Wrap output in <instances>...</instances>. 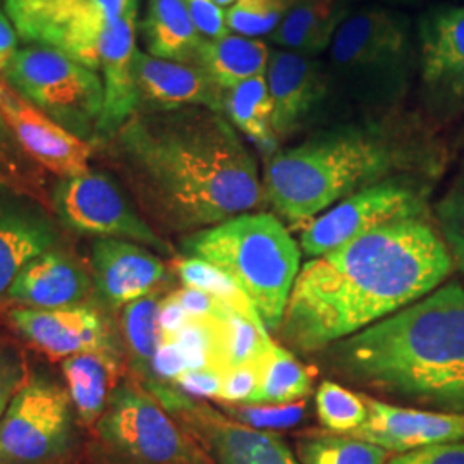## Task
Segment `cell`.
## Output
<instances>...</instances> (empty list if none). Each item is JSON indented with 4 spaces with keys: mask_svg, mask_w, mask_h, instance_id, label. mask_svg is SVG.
<instances>
[{
    "mask_svg": "<svg viewBox=\"0 0 464 464\" xmlns=\"http://www.w3.org/2000/svg\"><path fill=\"white\" fill-rule=\"evenodd\" d=\"M329 50L335 95L377 112L401 107L418 69L410 17L383 5L349 11Z\"/></svg>",
    "mask_w": 464,
    "mask_h": 464,
    "instance_id": "8992f818",
    "label": "cell"
},
{
    "mask_svg": "<svg viewBox=\"0 0 464 464\" xmlns=\"http://www.w3.org/2000/svg\"><path fill=\"white\" fill-rule=\"evenodd\" d=\"M138 7L130 9L102 34L99 71L103 83V109L97 128L95 147L107 143L138 111L134 83Z\"/></svg>",
    "mask_w": 464,
    "mask_h": 464,
    "instance_id": "ffe728a7",
    "label": "cell"
},
{
    "mask_svg": "<svg viewBox=\"0 0 464 464\" xmlns=\"http://www.w3.org/2000/svg\"><path fill=\"white\" fill-rule=\"evenodd\" d=\"M17 38L19 36L11 19L0 7V74L5 71V67L13 61L17 52Z\"/></svg>",
    "mask_w": 464,
    "mask_h": 464,
    "instance_id": "bcb514c9",
    "label": "cell"
},
{
    "mask_svg": "<svg viewBox=\"0 0 464 464\" xmlns=\"http://www.w3.org/2000/svg\"><path fill=\"white\" fill-rule=\"evenodd\" d=\"M160 301L157 295L136 299L124 306L122 312V334L136 375L145 387L155 383L151 363L160 346L159 312Z\"/></svg>",
    "mask_w": 464,
    "mask_h": 464,
    "instance_id": "f546056e",
    "label": "cell"
},
{
    "mask_svg": "<svg viewBox=\"0 0 464 464\" xmlns=\"http://www.w3.org/2000/svg\"><path fill=\"white\" fill-rule=\"evenodd\" d=\"M222 114L229 119L239 134H245L256 149L266 153V159L279 150V140L272 126L274 103L266 74L226 90L222 97Z\"/></svg>",
    "mask_w": 464,
    "mask_h": 464,
    "instance_id": "4316f807",
    "label": "cell"
},
{
    "mask_svg": "<svg viewBox=\"0 0 464 464\" xmlns=\"http://www.w3.org/2000/svg\"><path fill=\"white\" fill-rule=\"evenodd\" d=\"M170 296L183 306L191 320H220L229 310L227 304L212 295L186 285L179 291H174Z\"/></svg>",
    "mask_w": 464,
    "mask_h": 464,
    "instance_id": "b9f144b4",
    "label": "cell"
},
{
    "mask_svg": "<svg viewBox=\"0 0 464 464\" xmlns=\"http://www.w3.org/2000/svg\"><path fill=\"white\" fill-rule=\"evenodd\" d=\"M0 117L19 150L36 166L52 174L71 178L90 170L95 145L67 131L24 99L0 74Z\"/></svg>",
    "mask_w": 464,
    "mask_h": 464,
    "instance_id": "5bb4252c",
    "label": "cell"
},
{
    "mask_svg": "<svg viewBox=\"0 0 464 464\" xmlns=\"http://www.w3.org/2000/svg\"><path fill=\"white\" fill-rule=\"evenodd\" d=\"M295 0H236L226 9L229 32L248 38L274 34Z\"/></svg>",
    "mask_w": 464,
    "mask_h": 464,
    "instance_id": "e575fe53",
    "label": "cell"
},
{
    "mask_svg": "<svg viewBox=\"0 0 464 464\" xmlns=\"http://www.w3.org/2000/svg\"><path fill=\"white\" fill-rule=\"evenodd\" d=\"M258 383H260V362L229 368L224 375L222 389L216 401L248 406L258 391Z\"/></svg>",
    "mask_w": 464,
    "mask_h": 464,
    "instance_id": "f35d334b",
    "label": "cell"
},
{
    "mask_svg": "<svg viewBox=\"0 0 464 464\" xmlns=\"http://www.w3.org/2000/svg\"><path fill=\"white\" fill-rule=\"evenodd\" d=\"M5 82L67 131L95 145L103 83L95 69L61 50L26 44L2 72Z\"/></svg>",
    "mask_w": 464,
    "mask_h": 464,
    "instance_id": "52a82bcc",
    "label": "cell"
},
{
    "mask_svg": "<svg viewBox=\"0 0 464 464\" xmlns=\"http://www.w3.org/2000/svg\"><path fill=\"white\" fill-rule=\"evenodd\" d=\"M430 184V178H394L341 199L306 224L299 237L301 253L315 258L368 232L421 218Z\"/></svg>",
    "mask_w": 464,
    "mask_h": 464,
    "instance_id": "30bf717a",
    "label": "cell"
},
{
    "mask_svg": "<svg viewBox=\"0 0 464 464\" xmlns=\"http://www.w3.org/2000/svg\"><path fill=\"white\" fill-rule=\"evenodd\" d=\"M189 322L191 318L186 314V310L170 295L160 301V312H159L160 339L174 337Z\"/></svg>",
    "mask_w": 464,
    "mask_h": 464,
    "instance_id": "f6af8a7d",
    "label": "cell"
},
{
    "mask_svg": "<svg viewBox=\"0 0 464 464\" xmlns=\"http://www.w3.org/2000/svg\"><path fill=\"white\" fill-rule=\"evenodd\" d=\"M348 14V5L339 0H295L268 40L279 49L318 55L331 49L332 40Z\"/></svg>",
    "mask_w": 464,
    "mask_h": 464,
    "instance_id": "d4e9b609",
    "label": "cell"
},
{
    "mask_svg": "<svg viewBox=\"0 0 464 464\" xmlns=\"http://www.w3.org/2000/svg\"><path fill=\"white\" fill-rule=\"evenodd\" d=\"M435 216L454 264L464 270V170L439 199Z\"/></svg>",
    "mask_w": 464,
    "mask_h": 464,
    "instance_id": "d590c367",
    "label": "cell"
},
{
    "mask_svg": "<svg viewBox=\"0 0 464 464\" xmlns=\"http://www.w3.org/2000/svg\"><path fill=\"white\" fill-rule=\"evenodd\" d=\"M389 450L362 439L334 433H315L301 439V464H387Z\"/></svg>",
    "mask_w": 464,
    "mask_h": 464,
    "instance_id": "1f68e13d",
    "label": "cell"
},
{
    "mask_svg": "<svg viewBox=\"0 0 464 464\" xmlns=\"http://www.w3.org/2000/svg\"><path fill=\"white\" fill-rule=\"evenodd\" d=\"M88 0H4L17 36L26 44L59 49Z\"/></svg>",
    "mask_w": 464,
    "mask_h": 464,
    "instance_id": "83f0119b",
    "label": "cell"
},
{
    "mask_svg": "<svg viewBox=\"0 0 464 464\" xmlns=\"http://www.w3.org/2000/svg\"><path fill=\"white\" fill-rule=\"evenodd\" d=\"M270 49L260 38L227 34L218 40H205L198 64L224 92L251 78L264 76Z\"/></svg>",
    "mask_w": 464,
    "mask_h": 464,
    "instance_id": "484cf974",
    "label": "cell"
},
{
    "mask_svg": "<svg viewBox=\"0 0 464 464\" xmlns=\"http://www.w3.org/2000/svg\"><path fill=\"white\" fill-rule=\"evenodd\" d=\"M76 442V411L66 387L34 372L0 421V464H53Z\"/></svg>",
    "mask_w": 464,
    "mask_h": 464,
    "instance_id": "9c48e42d",
    "label": "cell"
},
{
    "mask_svg": "<svg viewBox=\"0 0 464 464\" xmlns=\"http://www.w3.org/2000/svg\"><path fill=\"white\" fill-rule=\"evenodd\" d=\"M312 391V372L285 348L272 343L260 360L258 391L248 406H287Z\"/></svg>",
    "mask_w": 464,
    "mask_h": 464,
    "instance_id": "f1b7e54d",
    "label": "cell"
},
{
    "mask_svg": "<svg viewBox=\"0 0 464 464\" xmlns=\"http://www.w3.org/2000/svg\"><path fill=\"white\" fill-rule=\"evenodd\" d=\"M266 76L274 103L272 126L279 141L318 116L327 100L335 95L329 67L316 55L270 50Z\"/></svg>",
    "mask_w": 464,
    "mask_h": 464,
    "instance_id": "9a60e30c",
    "label": "cell"
},
{
    "mask_svg": "<svg viewBox=\"0 0 464 464\" xmlns=\"http://www.w3.org/2000/svg\"><path fill=\"white\" fill-rule=\"evenodd\" d=\"M363 398L368 418L360 429L348 433L349 437L398 454L464 440V413H435Z\"/></svg>",
    "mask_w": 464,
    "mask_h": 464,
    "instance_id": "ac0fdd59",
    "label": "cell"
},
{
    "mask_svg": "<svg viewBox=\"0 0 464 464\" xmlns=\"http://www.w3.org/2000/svg\"><path fill=\"white\" fill-rule=\"evenodd\" d=\"M92 277L64 251L36 256L17 274L5 296L21 308L57 310L82 306L92 291Z\"/></svg>",
    "mask_w": 464,
    "mask_h": 464,
    "instance_id": "7402d4cb",
    "label": "cell"
},
{
    "mask_svg": "<svg viewBox=\"0 0 464 464\" xmlns=\"http://www.w3.org/2000/svg\"><path fill=\"white\" fill-rule=\"evenodd\" d=\"M90 264L100 299L112 308L149 296L166 281L162 258L147 246L124 239H95Z\"/></svg>",
    "mask_w": 464,
    "mask_h": 464,
    "instance_id": "44dd1931",
    "label": "cell"
},
{
    "mask_svg": "<svg viewBox=\"0 0 464 464\" xmlns=\"http://www.w3.org/2000/svg\"><path fill=\"white\" fill-rule=\"evenodd\" d=\"M95 430L116 464H210L178 420L134 382L117 385Z\"/></svg>",
    "mask_w": 464,
    "mask_h": 464,
    "instance_id": "ba28073f",
    "label": "cell"
},
{
    "mask_svg": "<svg viewBox=\"0 0 464 464\" xmlns=\"http://www.w3.org/2000/svg\"><path fill=\"white\" fill-rule=\"evenodd\" d=\"M186 256L222 272L251 301L266 331H279L301 270V248L279 217L248 212L186 236Z\"/></svg>",
    "mask_w": 464,
    "mask_h": 464,
    "instance_id": "5b68a950",
    "label": "cell"
},
{
    "mask_svg": "<svg viewBox=\"0 0 464 464\" xmlns=\"http://www.w3.org/2000/svg\"><path fill=\"white\" fill-rule=\"evenodd\" d=\"M382 2H385L387 5L396 7V5H413L418 0H382Z\"/></svg>",
    "mask_w": 464,
    "mask_h": 464,
    "instance_id": "c3c4849f",
    "label": "cell"
},
{
    "mask_svg": "<svg viewBox=\"0 0 464 464\" xmlns=\"http://www.w3.org/2000/svg\"><path fill=\"white\" fill-rule=\"evenodd\" d=\"M272 343L260 318H249L232 308L220 318V363L226 372L258 363Z\"/></svg>",
    "mask_w": 464,
    "mask_h": 464,
    "instance_id": "4dcf8cb0",
    "label": "cell"
},
{
    "mask_svg": "<svg viewBox=\"0 0 464 464\" xmlns=\"http://www.w3.org/2000/svg\"><path fill=\"white\" fill-rule=\"evenodd\" d=\"M17 150L19 147L14 138L5 128L2 117H0V178H5L7 174H17ZM2 183V179H0Z\"/></svg>",
    "mask_w": 464,
    "mask_h": 464,
    "instance_id": "7dc6e473",
    "label": "cell"
},
{
    "mask_svg": "<svg viewBox=\"0 0 464 464\" xmlns=\"http://www.w3.org/2000/svg\"><path fill=\"white\" fill-rule=\"evenodd\" d=\"M454 270L446 241L423 218L368 232L301 266L281 332L314 353L429 296Z\"/></svg>",
    "mask_w": 464,
    "mask_h": 464,
    "instance_id": "7a4b0ae2",
    "label": "cell"
},
{
    "mask_svg": "<svg viewBox=\"0 0 464 464\" xmlns=\"http://www.w3.org/2000/svg\"><path fill=\"white\" fill-rule=\"evenodd\" d=\"M315 402L318 420L331 433L348 435L360 429L368 418L365 398L351 392L335 382L320 383Z\"/></svg>",
    "mask_w": 464,
    "mask_h": 464,
    "instance_id": "836d02e7",
    "label": "cell"
},
{
    "mask_svg": "<svg viewBox=\"0 0 464 464\" xmlns=\"http://www.w3.org/2000/svg\"><path fill=\"white\" fill-rule=\"evenodd\" d=\"M26 360L13 344H0V421L28 379Z\"/></svg>",
    "mask_w": 464,
    "mask_h": 464,
    "instance_id": "74e56055",
    "label": "cell"
},
{
    "mask_svg": "<svg viewBox=\"0 0 464 464\" xmlns=\"http://www.w3.org/2000/svg\"><path fill=\"white\" fill-rule=\"evenodd\" d=\"M52 208L71 231L97 239H124L160 255H174L169 241L150 226L105 172L90 169L59 179L52 189Z\"/></svg>",
    "mask_w": 464,
    "mask_h": 464,
    "instance_id": "8fae6325",
    "label": "cell"
},
{
    "mask_svg": "<svg viewBox=\"0 0 464 464\" xmlns=\"http://www.w3.org/2000/svg\"><path fill=\"white\" fill-rule=\"evenodd\" d=\"M332 365L351 381L464 413V287L450 282L334 344Z\"/></svg>",
    "mask_w": 464,
    "mask_h": 464,
    "instance_id": "277c9868",
    "label": "cell"
},
{
    "mask_svg": "<svg viewBox=\"0 0 464 464\" xmlns=\"http://www.w3.org/2000/svg\"><path fill=\"white\" fill-rule=\"evenodd\" d=\"M224 375H226V370L217 366L189 368L172 383L186 396L217 399L222 389Z\"/></svg>",
    "mask_w": 464,
    "mask_h": 464,
    "instance_id": "60d3db41",
    "label": "cell"
},
{
    "mask_svg": "<svg viewBox=\"0 0 464 464\" xmlns=\"http://www.w3.org/2000/svg\"><path fill=\"white\" fill-rule=\"evenodd\" d=\"M421 99L437 116L464 105V5H437L418 19Z\"/></svg>",
    "mask_w": 464,
    "mask_h": 464,
    "instance_id": "4fadbf2b",
    "label": "cell"
},
{
    "mask_svg": "<svg viewBox=\"0 0 464 464\" xmlns=\"http://www.w3.org/2000/svg\"><path fill=\"white\" fill-rule=\"evenodd\" d=\"M14 331L52 360L102 349H116L105 318L90 306L57 310L14 308L7 314Z\"/></svg>",
    "mask_w": 464,
    "mask_h": 464,
    "instance_id": "e0dca14e",
    "label": "cell"
},
{
    "mask_svg": "<svg viewBox=\"0 0 464 464\" xmlns=\"http://www.w3.org/2000/svg\"><path fill=\"white\" fill-rule=\"evenodd\" d=\"M145 389L208 449L218 464H301L272 431L234 421L166 383L159 382Z\"/></svg>",
    "mask_w": 464,
    "mask_h": 464,
    "instance_id": "7c38bea8",
    "label": "cell"
},
{
    "mask_svg": "<svg viewBox=\"0 0 464 464\" xmlns=\"http://www.w3.org/2000/svg\"><path fill=\"white\" fill-rule=\"evenodd\" d=\"M140 32L150 55L198 64L199 49L205 40L195 28L184 0H149Z\"/></svg>",
    "mask_w": 464,
    "mask_h": 464,
    "instance_id": "cb8c5ba5",
    "label": "cell"
},
{
    "mask_svg": "<svg viewBox=\"0 0 464 464\" xmlns=\"http://www.w3.org/2000/svg\"><path fill=\"white\" fill-rule=\"evenodd\" d=\"M216 2L222 9H229L236 0H216Z\"/></svg>",
    "mask_w": 464,
    "mask_h": 464,
    "instance_id": "681fc988",
    "label": "cell"
},
{
    "mask_svg": "<svg viewBox=\"0 0 464 464\" xmlns=\"http://www.w3.org/2000/svg\"><path fill=\"white\" fill-rule=\"evenodd\" d=\"M184 4L203 40H218L231 34L226 9H222L216 0H184Z\"/></svg>",
    "mask_w": 464,
    "mask_h": 464,
    "instance_id": "ab89813d",
    "label": "cell"
},
{
    "mask_svg": "<svg viewBox=\"0 0 464 464\" xmlns=\"http://www.w3.org/2000/svg\"><path fill=\"white\" fill-rule=\"evenodd\" d=\"M444 150L429 124L402 107L337 124L266 159V203L295 224H310L341 199L394 178L435 179Z\"/></svg>",
    "mask_w": 464,
    "mask_h": 464,
    "instance_id": "3957f363",
    "label": "cell"
},
{
    "mask_svg": "<svg viewBox=\"0 0 464 464\" xmlns=\"http://www.w3.org/2000/svg\"><path fill=\"white\" fill-rule=\"evenodd\" d=\"M339 2H343V4L348 5L349 2H358V0H339Z\"/></svg>",
    "mask_w": 464,
    "mask_h": 464,
    "instance_id": "f907efd6",
    "label": "cell"
},
{
    "mask_svg": "<svg viewBox=\"0 0 464 464\" xmlns=\"http://www.w3.org/2000/svg\"><path fill=\"white\" fill-rule=\"evenodd\" d=\"M59 245L61 229L53 217L34 197L0 183V298L23 266Z\"/></svg>",
    "mask_w": 464,
    "mask_h": 464,
    "instance_id": "2e32d148",
    "label": "cell"
},
{
    "mask_svg": "<svg viewBox=\"0 0 464 464\" xmlns=\"http://www.w3.org/2000/svg\"><path fill=\"white\" fill-rule=\"evenodd\" d=\"M236 421L253 429H285L296 425L304 413V402L287 406H243L239 410H229Z\"/></svg>",
    "mask_w": 464,
    "mask_h": 464,
    "instance_id": "8d00e7d4",
    "label": "cell"
},
{
    "mask_svg": "<svg viewBox=\"0 0 464 464\" xmlns=\"http://www.w3.org/2000/svg\"><path fill=\"white\" fill-rule=\"evenodd\" d=\"M189 368L191 365H189L188 356L184 354L181 346L172 339H160V346L157 349L153 363H151L155 383L157 382H162V383L170 382L172 383Z\"/></svg>",
    "mask_w": 464,
    "mask_h": 464,
    "instance_id": "7bdbcfd3",
    "label": "cell"
},
{
    "mask_svg": "<svg viewBox=\"0 0 464 464\" xmlns=\"http://www.w3.org/2000/svg\"><path fill=\"white\" fill-rule=\"evenodd\" d=\"M133 71L138 111L207 107L222 112L224 90L203 67L159 59L136 50Z\"/></svg>",
    "mask_w": 464,
    "mask_h": 464,
    "instance_id": "d6986e66",
    "label": "cell"
},
{
    "mask_svg": "<svg viewBox=\"0 0 464 464\" xmlns=\"http://www.w3.org/2000/svg\"><path fill=\"white\" fill-rule=\"evenodd\" d=\"M178 276L186 287L199 289L203 293L212 295L214 298L222 301L232 310L249 316V318H260L256 310L253 308L251 301L246 295L239 289V285L232 281L231 277L222 272L216 266L195 258V256H184L178 260ZM262 320V318H260Z\"/></svg>",
    "mask_w": 464,
    "mask_h": 464,
    "instance_id": "d6a6232c",
    "label": "cell"
},
{
    "mask_svg": "<svg viewBox=\"0 0 464 464\" xmlns=\"http://www.w3.org/2000/svg\"><path fill=\"white\" fill-rule=\"evenodd\" d=\"M102 147L160 231L191 236L266 203L255 155L212 109L136 111Z\"/></svg>",
    "mask_w": 464,
    "mask_h": 464,
    "instance_id": "6da1fadb",
    "label": "cell"
},
{
    "mask_svg": "<svg viewBox=\"0 0 464 464\" xmlns=\"http://www.w3.org/2000/svg\"><path fill=\"white\" fill-rule=\"evenodd\" d=\"M61 368L76 416L88 427L97 425L121 383L116 349L74 354L66 358Z\"/></svg>",
    "mask_w": 464,
    "mask_h": 464,
    "instance_id": "603a6c76",
    "label": "cell"
},
{
    "mask_svg": "<svg viewBox=\"0 0 464 464\" xmlns=\"http://www.w3.org/2000/svg\"><path fill=\"white\" fill-rule=\"evenodd\" d=\"M387 464H464V440L415 449L389 459Z\"/></svg>",
    "mask_w": 464,
    "mask_h": 464,
    "instance_id": "ee69618b",
    "label": "cell"
}]
</instances>
